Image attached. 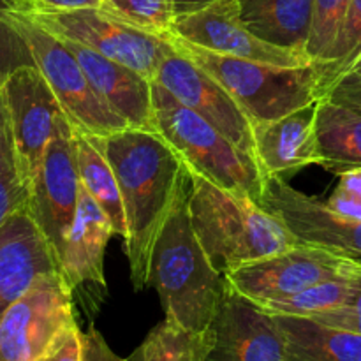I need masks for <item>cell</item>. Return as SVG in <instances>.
I'll return each instance as SVG.
<instances>
[{
    "instance_id": "1",
    "label": "cell",
    "mask_w": 361,
    "mask_h": 361,
    "mask_svg": "<svg viewBox=\"0 0 361 361\" xmlns=\"http://www.w3.org/2000/svg\"><path fill=\"white\" fill-rule=\"evenodd\" d=\"M104 150L122 194L127 221L123 250L136 291L150 286V261L155 242L180 197L190 187L182 157L157 133L127 129L104 137Z\"/></svg>"
},
{
    "instance_id": "2",
    "label": "cell",
    "mask_w": 361,
    "mask_h": 361,
    "mask_svg": "<svg viewBox=\"0 0 361 361\" xmlns=\"http://www.w3.org/2000/svg\"><path fill=\"white\" fill-rule=\"evenodd\" d=\"M189 192L190 187L155 242L148 282L157 289L168 319L201 334L210 330L228 281L214 267L194 231Z\"/></svg>"
},
{
    "instance_id": "3",
    "label": "cell",
    "mask_w": 361,
    "mask_h": 361,
    "mask_svg": "<svg viewBox=\"0 0 361 361\" xmlns=\"http://www.w3.org/2000/svg\"><path fill=\"white\" fill-rule=\"evenodd\" d=\"M189 210L194 231L221 274L300 245L252 197L222 189L196 173H190Z\"/></svg>"
},
{
    "instance_id": "4",
    "label": "cell",
    "mask_w": 361,
    "mask_h": 361,
    "mask_svg": "<svg viewBox=\"0 0 361 361\" xmlns=\"http://www.w3.org/2000/svg\"><path fill=\"white\" fill-rule=\"evenodd\" d=\"M168 39L173 48L210 73L252 123L281 118L302 106L319 101V62L284 67L207 51L169 32Z\"/></svg>"
},
{
    "instance_id": "5",
    "label": "cell",
    "mask_w": 361,
    "mask_h": 361,
    "mask_svg": "<svg viewBox=\"0 0 361 361\" xmlns=\"http://www.w3.org/2000/svg\"><path fill=\"white\" fill-rule=\"evenodd\" d=\"M152 95L155 130L182 157L187 169L222 189L245 194L259 203L264 176L256 157L176 101L157 81L152 83Z\"/></svg>"
},
{
    "instance_id": "6",
    "label": "cell",
    "mask_w": 361,
    "mask_h": 361,
    "mask_svg": "<svg viewBox=\"0 0 361 361\" xmlns=\"http://www.w3.org/2000/svg\"><path fill=\"white\" fill-rule=\"evenodd\" d=\"M7 20L25 41L34 66L48 81L74 129L106 137L129 127L95 94L80 60L62 39L39 27L16 7L7 9Z\"/></svg>"
},
{
    "instance_id": "7",
    "label": "cell",
    "mask_w": 361,
    "mask_h": 361,
    "mask_svg": "<svg viewBox=\"0 0 361 361\" xmlns=\"http://www.w3.org/2000/svg\"><path fill=\"white\" fill-rule=\"evenodd\" d=\"M18 11L56 37L78 42L106 59L123 63L150 81L155 80L162 59L171 49L168 34H152L102 7L53 13Z\"/></svg>"
},
{
    "instance_id": "8",
    "label": "cell",
    "mask_w": 361,
    "mask_h": 361,
    "mask_svg": "<svg viewBox=\"0 0 361 361\" xmlns=\"http://www.w3.org/2000/svg\"><path fill=\"white\" fill-rule=\"evenodd\" d=\"M74 323V296L62 271L41 275L0 319V361H39Z\"/></svg>"
},
{
    "instance_id": "9",
    "label": "cell",
    "mask_w": 361,
    "mask_h": 361,
    "mask_svg": "<svg viewBox=\"0 0 361 361\" xmlns=\"http://www.w3.org/2000/svg\"><path fill=\"white\" fill-rule=\"evenodd\" d=\"M76 134L63 113L56 118L55 133L46 147L39 171L30 185L28 212L51 245L60 264L63 243L73 226L80 196Z\"/></svg>"
},
{
    "instance_id": "10",
    "label": "cell",
    "mask_w": 361,
    "mask_h": 361,
    "mask_svg": "<svg viewBox=\"0 0 361 361\" xmlns=\"http://www.w3.org/2000/svg\"><path fill=\"white\" fill-rule=\"evenodd\" d=\"M0 90L21 175L30 190L46 147L55 133L56 118L63 113L62 106L41 71L30 63L7 74Z\"/></svg>"
},
{
    "instance_id": "11",
    "label": "cell",
    "mask_w": 361,
    "mask_h": 361,
    "mask_svg": "<svg viewBox=\"0 0 361 361\" xmlns=\"http://www.w3.org/2000/svg\"><path fill=\"white\" fill-rule=\"evenodd\" d=\"M351 257L300 245L226 271L228 284L254 303L296 295L317 282L344 274Z\"/></svg>"
},
{
    "instance_id": "12",
    "label": "cell",
    "mask_w": 361,
    "mask_h": 361,
    "mask_svg": "<svg viewBox=\"0 0 361 361\" xmlns=\"http://www.w3.org/2000/svg\"><path fill=\"white\" fill-rule=\"evenodd\" d=\"M169 34L219 55L284 67L312 63L307 53L279 48L254 35L243 23L238 0H217L192 13L178 14Z\"/></svg>"
},
{
    "instance_id": "13",
    "label": "cell",
    "mask_w": 361,
    "mask_h": 361,
    "mask_svg": "<svg viewBox=\"0 0 361 361\" xmlns=\"http://www.w3.org/2000/svg\"><path fill=\"white\" fill-rule=\"evenodd\" d=\"M115 235L111 221L90 194L80 187L76 214L60 256V271L88 317H94L108 296L104 279V252Z\"/></svg>"
},
{
    "instance_id": "14",
    "label": "cell",
    "mask_w": 361,
    "mask_h": 361,
    "mask_svg": "<svg viewBox=\"0 0 361 361\" xmlns=\"http://www.w3.org/2000/svg\"><path fill=\"white\" fill-rule=\"evenodd\" d=\"M176 101L221 130L247 154L254 155L252 122L229 92L210 73L173 48L162 59L155 80Z\"/></svg>"
},
{
    "instance_id": "15",
    "label": "cell",
    "mask_w": 361,
    "mask_h": 361,
    "mask_svg": "<svg viewBox=\"0 0 361 361\" xmlns=\"http://www.w3.org/2000/svg\"><path fill=\"white\" fill-rule=\"evenodd\" d=\"M259 204L275 215L303 245L361 259V221L335 214L326 203L296 190L282 176L264 180Z\"/></svg>"
},
{
    "instance_id": "16",
    "label": "cell",
    "mask_w": 361,
    "mask_h": 361,
    "mask_svg": "<svg viewBox=\"0 0 361 361\" xmlns=\"http://www.w3.org/2000/svg\"><path fill=\"white\" fill-rule=\"evenodd\" d=\"M207 361H291L275 316L226 286Z\"/></svg>"
},
{
    "instance_id": "17",
    "label": "cell",
    "mask_w": 361,
    "mask_h": 361,
    "mask_svg": "<svg viewBox=\"0 0 361 361\" xmlns=\"http://www.w3.org/2000/svg\"><path fill=\"white\" fill-rule=\"evenodd\" d=\"M60 264L28 208H21L0 228V319L41 275Z\"/></svg>"
},
{
    "instance_id": "18",
    "label": "cell",
    "mask_w": 361,
    "mask_h": 361,
    "mask_svg": "<svg viewBox=\"0 0 361 361\" xmlns=\"http://www.w3.org/2000/svg\"><path fill=\"white\" fill-rule=\"evenodd\" d=\"M317 106L314 101L281 118L252 123L254 157L264 180L317 164Z\"/></svg>"
},
{
    "instance_id": "19",
    "label": "cell",
    "mask_w": 361,
    "mask_h": 361,
    "mask_svg": "<svg viewBox=\"0 0 361 361\" xmlns=\"http://www.w3.org/2000/svg\"><path fill=\"white\" fill-rule=\"evenodd\" d=\"M80 60L95 94L133 129L155 130L154 95L148 78L137 71L99 55L78 42L62 39Z\"/></svg>"
},
{
    "instance_id": "20",
    "label": "cell",
    "mask_w": 361,
    "mask_h": 361,
    "mask_svg": "<svg viewBox=\"0 0 361 361\" xmlns=\"http://www.w3.org/2000/svg\"><path fill=\"white\" fill-rule=\"evenodd\" d=\"M240 14L254 35L268 44L307 53L314 0H238Z\"/></svg>"
},
{
    "instance_id": "21",
    "label": "cell",
    "mask_w": 361,
    "mask_h": 361,
    "mask_svg": "<svg viewBox=\"0 0 361 361\" xmlns=\"http://www.w3.org/2000/svg\"><path fill=\"white\" fill-rule=\"evenodd\" d=\"M291 361H361V335L310 317L275 316Z\"/></svg>"
},
{
    "instance_id": "22",
    "label": "cell",
    "mask_w": 361,
    "mask_h": 361,
    "mask_svg": "<svg viewBox=\"0 0 361 361\" xmlns=\"http://www.w3.org/2000/svg\"><path fill=\"white\" fill-rule=\"evenodd\" d=\"M317 166L331 173L361 168V115L319 99L316 116Z\"/></svg>"
},
{
    "instance_id": "23",
    "label": "cell",
    "mask_w": 361,
    "mask_h": 361,
    "mask_svg": "<svg viewBox=\"0 0 361 361\" xmlns=\"http://www.w3.org/2000/svg\"><path fill=\"white\" fill-rule=\"evenodd\" d=\"M74 134H76V157L81 185L108 215L115 235H118L126 242V210H123L118 180L106 155L104 137L80 133L76 129H74Z\"/></svg>"
},
{
    "instance_id": "24",
    "label": "cell",
    "mask_w": 361,
    "mask_h": 361,
    "mask_svg": "<svg viewBox=\"0 0 361 361\" xmlns=\"http://www.w3.org/2000/svg\"><path fill=\"white\" fill-rule=\"evenodd\" d=\"M214 344V331H190L164 317L127 361H207Z\"/></svg>"
},
{
    "instance_id": "25",
    "label": "cell",
    "mask_w": 361,
    "mask_h": 361,
    "mask_svg": "<svg viewBox=\"0 0 361 361\" xmlns=\"http://www.w3.org/2000/svg\"><path fill=\"white\" fill-rule=\"evenodd\" d=\"M348 267H345L344 274L338 275V277L317 282V284L310 286V288L303 289L296 295L256 303V305L271 316L298 317H312L319 312H326V310L342 309V307L348 305L353 295V279L349 275Z\"/></svg>"
},
{
    "instance_id": "26",
    "label": "cell",
    "mask_w": 361,
    "mask_h": 361,
    "mask_svg": "<svg viewBox=\"0 0 361 361\" xmlns=\"http://www.w3.org/2000/svg\"><path fill=\"white\" fill-rule=\"evenodd\" d=\"M28 190L16 157L9 118L0 90V228L21 208L28 207Z\"/></svg>"
},
{
    "instance_id": "27",
    "label": "cell",
    "mask_w": 361,
    "mask_h": 361,
    "mask_svg": "<svg viewBox=\"0 0 361 361\" xmlns=\"http://www.w3.org/2000/svg\"><path fill=\"white\" fill-rule=\"evenodd\" d=\"M361 59V0H351L334 46L321 63L319 99Z\"/></svg>"
},
{
    "instance_id": "28",
    "label": "cell",
    "mask_w": 361,
    "mask_h": 361,
    "mask_svg": "<svg viewBox=\"0 0 361 361\" xmlns=\"http://www.w3.org/2000/svg\"><path fill=\"white\" fill-rule=\"evenodd\" d=\"M104 9L130 25L164 35L175 21V0H104Z\"/></svg>"
},
{
    "instance_id": "29",
    "label": "cell",
    "mask_w": 361,
    "mask_h": 361,
    "mask_svg": "<svg viewBox=\"0 0 361 361\" xmlns=\"http://www.w3.org/2000/svg\"><path fill=\"white\" fill-rule=\"evenodd\" d=\"M351 0H314V20L307 41V55L312 62H323L334 46Z\"/></svg>"
},
{
    "instance_id": "30",
    "label": "cell",
    "mask_w": 361,
    "mask_h": 361,
    "mask_svg": "<svg viewBox=\"0 0 361 361\" xmlns=\"http://www.w3.org/2000/svg\"><path fill=\"white\" fill-rule=\"evenodd\" d=\"M20 7L18 0H0V83L6 80L9 73L21 66H34L30 51L7 20V9Z\"/></svg>"
},
{
    "instance_id": "31",
    "label": "cell",
    "mask_w": 361,
    "mask_h": 361,
    "mask_svg": "<svg viewBox=\"0 0 361 361\" xmlns=\"http://www.w3.org/2000/svg\"><path fill=\"white\" fill-rule=\"evenodd\" d=\"M337 189L328 200L335 214L353 221H361V168L341 173Z\"/></svg>"
},
{
    "instance_id": "32",
    "label": "cell",
    "mask_w": 361,
    "mask_h": 361,
    "mask_svg": "<svg viewBox=\"0 0 361 361\" xmlns=\"http://www.w3.org/2000/svg\"><path fill=\"white\" fill-rule=\"evenodd\" d=\"M323 99H328L342 108H348L361 115V74L356 71L345 73L344 76L335 81L334 87L328 90Z\"/></svg>"
},
{
    "instance_id": "33",
    "label": "cell",
    "mask_w": 361,
    "mask_h": 361,
    "mask_svg": "<svg viewBox=\"0 0 361 361\" xmlns=\"http://www.w3.org/2000/svg\"><path fill=\"white\" fill-rule=\"evenodd\" d=\"M83 358V331L78 321L71 324L55 344L39 361H81Z\"/></svg>"
},
{
    "instance_id": "34",
    "label": "cell",
    "mask_w": 361,
    "mask_h": 361,
    "mask_svg": "<svg viewBox=\"0 0 361 361\" xmlns=\"http://www.w3.org/2000/svg\"><path fill=\"white\" fill-rule=\"evenodd\" d=\"M81 361H127L120 358L108 345L101 331L90 324L87 331H83V358Z\"/></svg>"
},
{
    "instance_id": "35",
    "label": "cell",
    "mask_w": 361,
    "mask_h": 361,
    "mask_svg": "<svg viewBox=\"0 0 361 361\" xmlns=\"http://www.w3.org/2000/svg\"><path fill=\"white\" fill-rule=\"evenodd\" d=\"M23 11H74L85 9V7H102L104 9V0H18Z\"/></svg>"
},
{
    "instance_id": "36",
    "label": "cell",
    "mask_w": 361,
    "mask_h": 361,
    "mask_svg": "<svg viewBox=\"0 0 361 361\" xmlns=\"http://www.w3.org/2000/svg\"><path fill=\"white\" fill-rule=\"evenodd\" d=\"M310 319H316L319 323L328 324V326L334 328H342V330L355 331V334L361 335V312L351 309H334L326 310V312H319L316 316H312Z\"/></svg>"
},
{
    "instance_id": "37",
    "label": "cell",
    "mask_w": 361,
    "mask_h": 361,
    "mask_svg": "<svg viewBox=\"0 0 361 361\" xmlns=\"http://www.w3.org/2000/svg\"><path fill=\"white\" fill-rule=\"evenodd\" d=\"M348 271L353 279V295H351V300H349V303L345 305V309L361 312V263L360 261L356 259L349 261Z\"/></svg>"
},
{
    "instance_id": "38",
    "label": "cell",
    "mask_w": 361,
    "mask_h": 361,
    "mask_svg": "<svg viewBox=\"0 0 361 361\" xmlns=\"http://www.w3.org/2000/svg\"><path fill=\"white\" fill-rule=\"evenodd\" d=\"M212 2H217V0H175V13L178 14L192 13V11L201 9V7L208 6Z\"/></svg>"
},
{
    "instance_id": "39",
    "label": "cell",
    "mask_w": 361,
    "mask_h": 361,
    "mask_svg": "<svg viewBox=\"0 0 361 361\" xmlns=\"http://www.w3.org/2000/svg\"><path fill=\"white\" fill-rule=\"evenodd\" d=\"M351 71H356V73H360V74H361V59L358 60V62L355 63V67H353Z\"/></svg>"
},
{
    "instance_id": "40",
    "label": "cell",
    "mask_w": 361,
    "mask_h": 361,
    "mask_svg": "<svg viewBox=\"0 0 361 361\" xmlns=\"http://www.w3.org/2000/svg\"><path fill=\"white\" fill-rule=\"evenodd\" d=\"M356 261H360V263H361V259H356Z\"/></svg>"
}]
</instances>
